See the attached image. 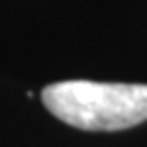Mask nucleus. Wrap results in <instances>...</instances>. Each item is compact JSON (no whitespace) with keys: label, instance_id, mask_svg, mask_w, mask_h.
I'll return each mask as SVG.
<instances>
[{"label":"nucleus","instance_id":"1","mask_svg":"<svg viewBox=\"0 0 147 147\" xmlns=\"http://www.w3.org/2000/svg\"><path fill=\"white\" fill-rule=\"evenodd\" d=\"M45 108L84 131H123L147 121V84L65 80L43 88Z\"/></svg>","mask_w":147,"mask_h":147}]
</instances>
